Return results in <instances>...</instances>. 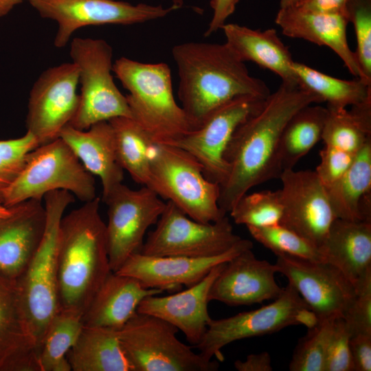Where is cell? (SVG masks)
<instances>
[{
	"mask_svg": "<svg viewBox=\"0 0 371 371\" xmlns=\"http://www.w3.org/2000/svg\"><path fill=\"white\" fill-rule=\"evenodd\" d=\"M335 318L317 320L308 328L293 352L289 370L325 371L326 349Z\"/></svg>",
	"mask_w": 371,
	"mask_h": 371,
	"instance_id": "37",
	"label": "cell"
},
{
	"mask_svg": "<svg viewBox=\"0 0 371 371\" xmlns=\"http://www.w3.org/2000/svg\"><path fill=\"white\" fill-rule=\"evenodd\" d=\"M357 295L343 318L351 337L371 335V278L356 289Z\"/></svg>",
	"mask_w": 371,
	"mask_h": 371,
	"instance_id": "41",
	"label": "cell"
},
{
	"mask_svg": "<svg viewBox=\"0 0 371 371\" xmlns=\"http://www.w3.org/2000/svg\"><path fill=\"white\" fill-rule=\"evenodd\" d=\"M240 0H210L213 14L204 35L205 37L221 30L227 19L234 12Z\"/></svg>",
	"mask_w": 371,
	"mask_h": 371,
	"instance_id": "44",
	"label": "cell"
},
{
	"mask_svg": "<svg viewBox=\"0 0 371 371\" xmlns=\"http://www.w3.org/2000/svg\"><path fill=\"white\" fill-rule=\"evenodd\" d=\"M234 368L238 371H271V359L268 352L249 355L245 361L236 360Z\"/></svg>",
	"mask_w": 371,
	"mask_h": 371,
	"instance_id": "46",
	"label": "cell"
},
{
	"mask_svg": "<svg viewBox=\"0 0 371 371\" xmlns=\"http://www.w3.org/2000/svg\"><path fill=\"white\" fill-rule=\"evenodd\" d=\"M266 98L236 97L214 110L198 128L171 145L194 157L202 166L205 177L220 186L228 176L225 153L235 131L261 109Z\"/></svg>",
	"mask_w": 371,
	"mask_h": 371,
	"instance_id": "14",
	"label": "cell"
},
{
	"mask_svg": "<svg viewBox=\"0 0 371 371\" xmlns=\"http://www.w3.org/2000/svg\"><path fill=\"white\" fill-rule=\"evenodd\" d=\"M241 238L234 234L227 216L215 222L201 223L168 201L139 253L152 256L211 257L226 252Z\"/></svg>",
	"mask_w": 371,
	"mask_h": 371,
	"instance_id": "11",
	"label": "cell"
},
{
	"mask_svg": "<svg viewBox=\"0 0 371 371\" xmlns=\"http://www.w3.org/2000/svg\"><path fill=\"white\" fill-rule=\"evenodd\" d=\"M172 55L178 70V98L192 131L236 97L266 98L271 93L225 43L186 42L175 45Z\"/></svg>",
	"mask_w": 371,
	"mask_h": 371,
	"instance_id": "2",
	"label": "cell"
},
{
	"mask_svg": "<svg viewBox=\"0 0 371 371\" xmlns=\"http://www.w3.org/2000/svg\"><path fill=\"white\" fill-rule=\"evenodd\" d=\"M83 315L71 309H60L50 320L39 348L41 371H70L67 359L84 324Z\"/></svg>",
	"mask_w": 371,
	"mask_h": 371,
	"instance_id": "34",
	"label": "cell"
},
{
	"mask_svg": "<svg viewBox=\"0 0 371 371\" xmlns=\"http://www.w3.org/2000/svg\"><path fill=\"white\" fill-rule=\"evenodd\" d=\"M221 30L225 43L240 60L254 62L278 75L282 83L300 87L291 54L275 29L260 30L225 23Z\"/></svg>",
	"mask_w": 371,
	"mask_h": 371,
	"instance_id": "27",
	"label": "cell"
},
{
	"mask_svg": "<svg viewBox=\"0 0 371 371\" xmlns=\"http://www.w3.org/2000/svg\"><path fill=\"white\" fill-rule=\"evenodd\" d=\"M302 0H280V8L297 7Z\"/></svg>",
	"mask_w": 371,
	"mask_h": 371,
	"instance_id": "48",
	"label": "cell"
},
{
	"mask_svg": "<svg viewBox=\"0 0 371 371\" xmlns=\"http://www.w3.org/2000/svg\"><path fill=\"white\" fill-rule=\"evenodd\" d=\"M69 54L78 69L81 92L78 110L69 125L87 130L115 117L132 118L126 96L113 80L111 46L103 39L77 37L71 42Z\"/></svg>",
	"mask_w": 371,
	"mask_h": 371,
	"instance_id": "8",
	"label": "cell"
},
{
	"mask_svg": "<svg viewBox=\"0 0 371 371\" xmlns=\"http://www.w3.org/2000/svg\"><path fill=\"white\" fill-rule=\"evenodd\" d=\"M78 85V69L73 62L45 69L33 85L25 124L38 146L58 138L74 117L79 104Z\"/></svg>",
	"mask_w": 371,
	"mask_h": 371,
	"instance_id": "15",
	"label": "cell"
},
{
	"mask_svg": "<svg viewBox=\"0 0 371 371\" xmlns=\"http://www.w3.org/2000/svg\"><path fill=\"white\" fill-rule=\"evenodd\" d=\"M326 107L310 104L296 112L285 125L280 138L279 157L282 172L297 163L322 139Z\"/></svg>",
	"mask_w": 371,
	"mask_h": 371,
	"instance_id": "30",
	"label": "cell"
},
{
	"mask_svg": "<svg viewBox=\"0 0 371 371\" xmlns=\"http://www.w3.org/2000/svg\"><path fill=\"white\" fill-rule=\"evenodd\" d=\"M282 213L280 190L247 193L229 211L235 223L258 227L280 225Z\"/></svg>",
	"mask_w": 371,
	"mask_h": 371,
	"instance_id": "35",
	"label": "cell"
},
{
	"mask_svg": "<svg viewBox=\"0 0 371 371\" xmlns=\"http://www.w3.org/2000/svg\"><path fill=\"white\" fill-rule=\"evenodd\" d=\"M327 117L322 140L331 146L355 155L371 140V98L347 108L326 107Z\"/></svg>",
	"mask_w": 371,
	"mask_h": 371,
	"instance_id": "31",
	"label": "cell"
},
{
	"mask_svg": "<svg viewBox=\"0 0 371 371\" xmlns=\"http://www.w3.org/2000/svg\"><path fill=\"white\" fill-rule=\"evenodd\" d=\"M59 137L71 148L91 175L98 176L102 187V200L124 179L117 160L113 128L109 121L98 122L87 130L65 126Z\"/></svg>",
	"mask_w": 371,
	"mask_h": 371,
	"instance_id": "25",
	"label": "cell"
},
{
	"mask_svg": "<svg viewBox=\"0 0 371 371\" xmlns=\"http://www.w3.org/2000/svg\"><path fill=\"white\" fill-rule=\"evenodd\" d=\"M38 146L29 133L22 137L0 140V205H3L6 190L22 170L27 155Z\"/></svg>",
	"mask_w": 371,
	"mask_h": 371,
	"instance_id": "38",
	"label": "cell"
},
{
	"mask_svg": "<svg viewBox=\"0 0 371 371\" xmlns=\"http://www.w3.org/2000/svg\"><path fill=\"white\" fill-rule=\"evenodd\" d=\"M27 0H0V18L7 15L14 7Z\"/></svg>",
	"mask_w": 371,
	"mask_h": 371,
	"instance_id": "47",
	"label": "cell"
},
{
	"mask_svg": "<svg viewBox=\"0 0 371 371\" xmlns=\"http://www.w3.org/2000/svg\"><path fill=\"white\" fill-rule=\"evenodd\" d=\"M108 206L106 234L109 265L116 272L139 252L148 227L156 224L166 203L150 188L133 190L120 183L103 199Z\"/></svg>",
	"mask_w": 371,
	"mask_h": 371,
	"instance_id": "12",
	"label": "cell"
},
{
	"mask_svg": "<svg viewBox=\"0 0 371 371\" xmlns=\"http://www.w3.org/2000/svg\"><path fill=\"white\" fill-rule=\"evenodd\" d=\"M46 221L40 244L25 271L16 281L36 348H39L50 320L59 311L57 293V249L60 220L74 195L64 190L45 194Z\"/></svg>",
	"mask_w": 371,
	"mask_h": 371,
	"instance_id": "5",
	"label": "cell"
},
{
	"mask_svg": "<svg viewBox=\"0 0 371 371\" xmlns=\"http://www.w3.org/2000/svg\"><path fill=\"white\" fill-rule=\"evenodd\" d=\"M350 337L343 317H336L327 346L325 371H353Z\"/></svg>",
	"mask_w": 371,
	"mask_h": 371,
	"instance_id": "40",
	"label": "cell"
},
{
	"mask_svg": "<svg viewBox=\"0 0 371 371\" xmlns=\"http://www.w3.org/2000/svg\"><path fill=\"white\" fill-rule=\"evenodd\" d=\"M246 249L225 262L213 282L209 300L229 306L251 305L275 300L282 288L276 281L275 264L258 259Z\"/></svg>",
	"mask_w": 371,
	"mask_h": 371,
	"instance_id": "19",
	"label": "cell"
},
{
	"mask_svg": "<svg viewBox=\"0 0 371 371\" xmlns=\"http://www.w3.org/2000/svg\"><path fill=\"white\" fill-rule=\"evenodd\" d=\"M147 187L196 221L212 223L226 216L218 205L219 185L205 177L194 157L176 146L154 144Z\"/></svg>",
	"mask_w": 371,
	"mask_h": 371,
	"instance_id": "6",
	"label": "cell"
},
{
	"mask_svg": "<svg viewBox=\"0 0 371 371\" xmlns=\"http://www.w3.org/2000/svg\"><path fill=\"white\" fill-rule=\"evenodd\" d=\"M12 209L10 207L0 205V216H4L11 213Z\"/></svg>",
	"mask_w": 371,
	"mask_h": 371,
	"instance_id": "49",
	"label": "cell"
},
{
	"mask_svg": "<svg viewBox=\"0 0 371 371\" xmlns=\"http://www.w3.org/2000/svg\"><path fill=\"white\" fill-rule=\"evenodd\" d=\"M317 322L295 289L289 283L272 303L234 316L209 321L200 342L192 348L207 360L222 361L221 349L234 341L271 334L293 325L313 326Z\"/></svg>",
	"mask_w": 371,
	"mask_h": 371,
	"instance_id": "10",
	"label": "cell"
},
{
	"mask_svg": "<svg viewBox=\"0 0 371 371\" xmlns=\"http://www.w3.org/2000/svg\"><path fill=\"white\" fill-rule=\"evenodd\" d=\"M115 138L119 164L134 181L148 186L150 179V155L154 143L132 118L117 117L109 120Z\"/></svg>",
	"mask_w": 371,
	"mask_h": 371,
	"instance_id": "33",
	"label": "cell"
},
{
	"mask_svg": "<svg viewBox=\"0 0 371 371\" xmlns=\"http://www.w3.org/2000/svg\"><path fill=\"white\" fill-rule=\"evenodd\" d=\"M67 359L73 371H131L117 330L84 326Z\"/></svg>",
	"mask_w": 371,
	"mask_h": 371,
	"instance_id": "29",
	"label": "cell"
},
{
	"mask_svg": "<svg viewBox=\"0 0 371 371\" xmlns=\"http://www.w3.org/2000/svg\"><path fill=\"white\" fill-rule=\"evenodd\" d=\"M252 248L251 241L241 238L226 252L211 257L152 256L137 252L115 273L133 277L147 289L175 291L183 285L190 287L196 284L216 265Z\"/></svg>",
	"mask_w": 371,
	"mask_h": 371,
	"instance_id": "18",
	"label": "cell"
},
{
	"mask_svg": "<svg viewBox=\"0 0 371 371\" xmlns=\"http://www.w3.org/2000/svg\"><path fill=\"white\" fill-rule=\"evenodd\" d=\"M163 292L145 288L133 277L111 271L83 314L84 326L119 330L136 313L144 298Z\"/></svg>",
	"mask_w": 371,
	"mask_h": 371,
	"instance_id": "26",
	"label": "cell"
},
{
	"mask_svg": "<svg viewBox=\"0 0 371 371\" xmlns=\"http://www.w3.org/2000/svg\"><path fill=\"white\" fill-rule=\"evenodd\" d=\"M319 249L355 289L371 278V222L336 218Z\"/></svg>",
	"mask_w": 371,
	"mask_h": 371,
	"instance_id": "24",
	"label": "cell"
},
{
	"mask_svg": "<svg viewBox=\"0 0 371 371\" xmlns=\"http://www.w3.org/2000/svg\"><path fill=\"white\" fill-rule=\"evenodd\" d=\"M0 216V277L16 281L25 271L42 239L46 221L41 201L29 199Z\"/></svg>",
	"mask_w": 371,
	"mask_h": 371,
	"instance_id": "20",
	"label": "cell"
},
{
	"mask_svg": "<svg viewBox=\"0 0 371 371\" xmlns=\"http://www.w3.org/2000/svg\"><path fill=\"white\" fill-rule=\"evenodd\" d=\"M326 189L337 218L371 222V140L356 153L341 177Z\"/></svg>",
	"mask_w": 371,
	"mask_h": 371,
	"instance_id": "28",
	"label": "cell"
},
{
	"mask_svg": "<svg viewBox=\"0 0 371 371\" xmlns=\"http://www.w3.org/2000/svg\"><path fill=\"white\" fill-rule=\"evenodd\" d=\"M321 102L314 93L282 82L261 109L236 128L225 153L229 173L220 186L218 199L223 212H229L251 188L280 178V142L285 125L300 109Z\"/></svg>",
	"mask_w": 371,
	"mask_h": 371,
	"instance_id": "1",
	"label": "cell"
},
{
	"mask_svg": "<svg viewBox=\"0 0 371 371\" xmlns=\"http://www.w3.org/2000/svg\"><path fill=\"white\" fill-rule=\"evenodd\" d=\"M100 203L96 196L60 220L57 249L59 310L71 309L83 315L112 271Z\"/></svg>",
	"mask_w": 371,
	"mask_h": 371,
	"instance_id": "3",
	"label": "cell"
},
{
	"mask_svg": "<svg viewBox=\"0 0 371 371\" xmlns=\"http://www.w3.org/2000/svg\"><path fill=\"white\" fill-rule=\"evenodd\" d=\"M293 69L300 87L318 95L327 107L347 108L371 98V85L359 78H337L295 61Z\"/></svg>",
	"mask_w": 371,
	"mask_h": 371,
	"instance_id": "32",
	"label": "cell"
},
{
	"mask_svg": "<svg viewBox=\"0 0 371 371\" xmlns=\"http://www.w3.org/2000/svg\"><path fill=\"white\" fill-rule=\"evenodd\" d=\"M41 371L16 281L0 277V371Z\"/></svg>",
	"mask_w": 371,
	"mask_h": 371,
	"instance_id": "23",
	"label": "cell"
},
{
	"mask_svg": "<svg viewBox=\"0 0 371 371\" xmlns=\"http://www.w3.org/2000/svg\"><path fill=\"white\" fill-rule=\"evenodd\" d=\"M348 18L355 33V53L366 80L371 84V0H350Z\"/></svg>",
	"mask_w": 371,
	"mask_h": 371,
	"instance_id": "39",
	"label": "cell"
},
{
	"mask_svg": "<svg viewBox=\"0 0 371 371\" xmlns=\"http://www.w3.org/2000/svg\"><path fill=\"white\" fill-rule=\"evenodd\" d=\"M276 256L277 273L287 278L317 320L344 316L357 292L338 268L326 261Z\"/></svg>",
	"mask_w": 371,
	"mask_h": 371,
	"instance_id": "16",
	"label": "cell"
},
{
	"mask_svg": "<svg viewBox=\"0 0 371 371\" xmlns=\"http://www.w3.org/2000/svg\"><path fill=\"white\" fill-rule=\"evenodd\" d=\"M276 23L285 36L300 38L333 51L348 71L368 83L347 38L348 17L341 14L314 12L298 8H280ZM371 85L370 83H368Z\"/></svg>",
	"mask_w": 371,
	"mask_h": 371,
	"instance_id": "22",
	"label": "cell"
},
{
	"mask_svg": "<svg viewBox=\"0 0 371 371\" xmlns=\"http://www.w3.org/2000/svg\"><path fill=\"white\" fill-rule=\"evenodd\" d=\"M353 371L371 370V335L357 334L350 339Z\"/></svg>",
	"mask_w": 371,
	"mask_h": 371,
	"instance_id": "43",
	"label": "cell"
},
{
	"mask_svg": "<svg viewBox=\"0 0 371 371\" xmlns=\"http://www.w3.org/2000/svg\"><path fill=\"white\" fill-rule=\"evenodd\" d=\"M283 213L280 225L319 247L337 218L315 171L284 170L280 178Z\"/></svg>",
	"mask_w": 371,
	"mask_h": 371,
	"instance_id": "17",
	"label": "cell"
},
{
	"mask_svg": "<svg viewBox=\"0 0 371 371\" xmlns=\"http://www.w3.org/2000/svg\"><path fill=\"white\" fill-rule=\"evenodd\" d=\"M349 1L350 0H302L296 8L308 12L341 14L348 17Z\"/></svg>",
	"mask_w": 371,
	"mask_h": 371,
	"instance_id": "45",
	"label": "cell"
},
{
	"mask_svg": "<svg viewBox=\"0 0 371 371\" xmlns=\"http://www.w3.org/2000/svg\"><path fill=\"white\" fill-rule=\"evenodd\" d=\"M179 330L165 320L136 313L117 330L131 371H215L207 360L177 337Z\"/></svg>",
	"mask_w": 371,
	"mask_h": 371,
	"instance_id": "9",
	"label": "cell"
},
{
	"mask_svg": "<svg viewBox=\"0 0 371 371\" xmlns=\"http://www.w3.org/2000/svg\"><path fill=\"white\" fill-rule=\"evenodd\" d=\"M355 155L337 148L324 146L319 152L320 161L315 171L325 188L341 177L352 164Z\"/></svg>",
	"mask_w": 371,
	"mask_h": 371,
	"instance_id": "42",
	"label": "cell"
},
{
	"mask_svg": "<svg viewBox=\"0 0 371 371\" xmlns=\"http://www.w3.org/2000/svg\"><path fill=\"white\" fill-rule=\"evenodd\" d=\"M225 264L216 265L200 282L183 291L167 296L146 297L139 303L137 312L165 320L181 330L191 346H196L211 319L207 309L210 289Z\"/></svg>",
	"mask_w": 371,
	"mask_h": 371,
	"instance_id": "21",
	"label": "cell"
},
{
	"mask_svg": "<svg viewBox=\"0 0 371 371\" xmlns=\"http://www.w3.org/2000/svg\"><path fill=\"white\" fill-rule=\"evenodd\" d=\"M57 190H67L83 202L96 197L93 175L60 137L29 153L22 170L5 192L3 205L41 201L45 194Z\"/></svg>",
	"mask_w": 371,
	"mask_h": 371,
	"instance_id": "7",
	"label": "cell"
},
{
	"mask_svg": "<svg viewBox=\"0 0 371 371\" xmlns=\"http://www.w3.org/2000/svg\"><path fill=\"white\" fill-rule=\"evenodd\" d=\"M247 228L257 242L276 256L289 255L311 261H324L318 247L281 225Z\"/></svg>",
	"mask_w": 371,
	"mask_h": 371,
	"instance_id": "36",
	"label": "cell"
},
{
	"mask_svg": "<svg viewBox=\"0 0 371 371\" xmlns=\"http://www.w3.org/2000/svg\"><path fill=\"white\" fill-rule=\"evenodd\" d=\"M113 72L128 91L126 98L132 119L154 143L172 144L192 131L175 99L167 64L121 57L113 63Z\"/></svg>",
	"mask_w": 371,
	"mask_h": 371,
	"instance_id": "4",
	"label": "cell"
},
{
	"mask_svg": "<svg viewBox=\"0 0 371 371\" xmlns=\"http://www.w3.org/2000/svg\"><path fill=\"white\" fill-rule=\"evenodd\" d=\"M44 18L54 21L58 28L54 40L57 48L64 47L72 34L87 26L107 24L128 25L166 16L176 10L140 3L119 0H27Z\"/></svg>",
	"mask_w": 371,
	"mask_h": 371,
	"instance_id": "13",
	"label": "cell"
},
{
	"mask_svg": "<svg viewBox=\"0 0 371 371\" xmlns=\"http://www.w3.org/2000/svg\"><path fill=\"white\" fill-rule=\"evenodd\" d=\"M171 1L172 6L174 7L176 10L181 8L183 4V0H171Z\"/></svg>",
	"mask_w": 371,
	"mask_h": 371,
	"instance_id": "50",
	"label": "cell"
}]
</instances>
